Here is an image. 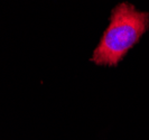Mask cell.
Listing matches in <instances>:
<instances>
[{
  "label": "cell",
  "instance_id": "6da1fadb",
  "mask_svg": "<svg viewBox=\"0 0 149 140\" xmlns=\"http://www.w3.org/2000/svg\"><path fill=\"white\" fill-rule=\"evenodd\" d=\"M149 27V15L140 13L127 2L112 10L110 24L105 29L91 61L97 65L114 66L128 51L138 43Z\"/></svg>",
  "mask_w": 149,
  "mask_h": 140
}]
</instances>
